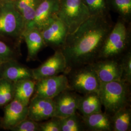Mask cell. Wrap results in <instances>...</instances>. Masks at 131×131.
<instances>
[{"mask_svg":"<svg viewBox=\"0 0 131 131\" xmlns=\"http://www.w3.org/2000/svg\"><path fill=\"white\" fill-rule=\"evenodd\" d=\"M114 24L111 15L90 16L73 32L68 34L60 49L67 64L65 73L98 60L103 43Z\"/></svg>","mask_w":131,"mask_h":131,"instance_id":"cell-1","label":"cell"},{"mask_svg":"<svg viewBox=\"0 0 131 131\" xmlns=\"http://www.w3.org/2000/svg\"><path fill=\"white\" fill-rule=\"evenodd\" d=\"M131 23L118 17L103 43L99 59H119L131 50Z\"/></svg>","mask_w":131,"mask_h":131,"instance_id":"cell-2","label":"cell"},{"mask_svg":"<svg viewBox=\"0 0 131 131\" xmlns=\"http://www.w3.org/2000/svg\"><path fill=\"white\" fill-rule=\"evenodd\" d=\"M130 85L122 80L101 83L98 93L104 112L111 116L130 104Z\"/></svg>","mask_w":131,"mask_h":131,"instance_id":"cell-3","label":"cell"},{"mask_svg":"<svg viewBox=\"0 0 131 131\" xmlns=\"http://www.w3.org/2000/svg\"><path fill=\"white\" fill-rule=\"evenodd\" d=\"M24 29V19L16 9L14 0L0 3V38L20 40Z\"/></svg>","mask_w":131,"mask_h":131,"instance_id":"cell-4","label":"cell"},{"mask_svg":"<svg viewBox=\"0 0 131 131\" xmlns=\"http://www.w3.org/2000/svg\"><path fill=\"white\" fill-rule=\"evenodd\" d=\"M65 73L68 78L70 89L81 95L97 92L101 82L91 64L72 69Z\"/></svg>","mask_w":131,"mask_h":131,"instance_id":"cell-5","label":"cell"},{"mask_svg":"<svg viewBox=\"0 0 131 131\" xmlns=\"http://www.w3.org/2000/svg\"><path fill=\"white\" fill-rule=\"evenodd\" d=\"M57 16L65 24L70 34L90 15L83 0H59Z\"/></svg>","mask_w":131,"mask_h":131,"instance_id":"cell-6","label":"cell"},{"mask_svg":"<svg viewBox=\"0 0 131 131\" xmlns=\"http://www.w3.org/2000/svg\"><path fill=\"white\" fill-rule=\"evenodd\" d=\"M69 89L70 88L67 77L65 73H63L36 80L33 95L53 99Z\"/></svg>","mask_w":131,"mask_h":131,"instance_id":"cell-7","label":"cell"},{"mask_svg":"<svg viewBox=\"0 0 131 131\" xmlns=\"http://www.w3.org/2000/svg\"><path fill=\"white\" fill-rule=\"evenodd\" d=\"M40 31L46 47H50L54 50L61 49L69 34L65 24L57 16Z\"/></svg>","mask_w":131,"mask_h":131,"instance_id":"cell-8","label":"cell"},{"mask_svg":"<svg viewBox=\"0 0 131 131\" xmlns=\"http://www.w3.org/2000/svg\"><path fill=\"white\" fill-rule=\"evenodd\" d=\"M67 64L65 56L60 49L55 50L53 55L38 67L32 69L33 78L35 80L65 73Z\"/></svg>","mask_w":131,"mask_h":131,"instance_id":"cell-9","label":"cell"},{"mask_svg":"<svg viewBox=\"0 0 131 131\" xmlns=\"http://www.w3.org/2000/svg\"><path fill=\"white\" fill-rule=\"evenodd\" d=\"M81 95L69 89L54 97L52 99L55 105L54 117L62 118L77 112Z\"/></svg>","mask_w":131,"mask_h":131,"instance_id":"cell-10","label":"cell"},{"mask_svg":"<svg viewBox=\"0 0 131 131\" xmlns=\"http://www.w3.org/2000/svg\"><path fill=\"white\" fill-rule=\"evenodd\" d=\"M59 4V0H41L34 19L26 26L25 30L31 28L41 30L57 17Z\"/></svg>","mask_w":131,"mask_h":131,"instance_id":"cell-11","label":"cell"},{"mask_svg":"<svg viewBox=\"0 0 131 131\" xmlns=\"http://www.w3.org/2000/svg\"><path fill=\"white\" fill-rule=\"evenodd\" d=\"M55 105L52 99L33 95L28 105L27 117L39 122L54 117Z\"/></svg>","mask_w":131,"mask_h":131,"instance_id":"cell-12","label":"cell"},{"mask_svg":"<svg viewBox=\"0 0 131 131\" xmlns=\"http://www.w3.org/2000/svg\"><path fill=\"white\" fill-rule=\"evenodd\" d=\"M91 64L101 83L121 80L122 66L119 59H100Z\"/></svg>","mask_w":131,"mask_h":131,"instance_id":"cell-13","label":"cell"},{"mask_svg":"<svg viewBox=\"0 0 131 131\" xmlns=\"http://www.w3.org/2000/svg\"><path fill=\"white\" fill-rule=\"evenodd\" d=\"M28 117V105L13 99L5 106L1 124L4 128L10 130Z\"/></svg>","mask_w":131,"mask_h":131,"instance_id":"cell-14","label":"cell"},{"mask_svg":"<svg viewBox=\"0 0 131 131\" xmlns=\"http://www.w3.org/2000/svg\"><path fill=\"white\" fill-rule=\"evenodd\" d=\"M0 79L15 83L23 80L33 78L32 69L19 64L16 60L1 65Z\"/></svg>","mask_w":131,"mask_h":131,"instance_id":"cell-15","label":"cell"},{"mask_svg":"<svg viewBox=\"0 0 131 131\" xmlns=\"http://www.w3.org/2000/svg\"><path fill=\"white\" fill-rule=\"evenodd\" d=\"M22 38L27 48V61L36 60L39 52L46 47L41 33L38 29L25 30L22 35Z\"/></svg>","mask_w":131,"mask_h":131,"instance_id":"cell-16","label":"cell"},{"mask_svg":"<svg viewBox=\"0 0 131 131\" xmlns=\"http://www.w3.org/2000/svg\"><path fill=\"white\" fill-rule=\"evenodd\" d=\"M86 131H112L111 117L102 111L82 116Z\"/></svg>","mask_w":131,"mask_h":131,"instance_id":"cell-17","label":"cell"},{"mask_svg":"<svg viewBox=\"0 0 131 131\" xmlns=\"http://www.w3.org/2000/svg\"><path fill=\"white\" fill-rule=\"evenodd\" d=\"M102 104L97 92L82 95L80 100L77 112L82 116H86L102 111Z\"/></svg>","mask_w":131,"mask_h":131,"instance_id":"cell-18","label":"cell"},{"mask_svg":"<svg viewBox=\"0 0 131 131\" xmlns=\"http://www.w3.org/2000/svg\"><path fill=\"white\" fill-rule=\"evenodd\" d=\"M36 82L34 79H27L14 83V99L28 105L34 93Z\"/></svg>","mask_w":131,"mask_h":131,"instance_id":"cell-19","label":"cell"},{"mask_svg":"<svg viewBox=\"0 0 131 131\" xmlns=\"http://www.w3.org/2000/svg\"><path fill=\"white\" fill-rule=\"evenodd\" d=\"M111 117L112 131H130L131 129L130 104L122 108Z\"/></svg>","mask_w":131,"mask_h":131,"instance_id":"cell-20","label":"cell"},{"mask_svg":"<svg viewBox=\"0 0 131 131\" xmlns=\"http://www.w3.org/2000/svg\"><path fill=\"white\" fill-rule=\"evenodd\" d=\"M41 0H14L17 10L21 15L26 26L33 20ZM25 30V29H24Z\"/></svg>","mask_w":131,"mask_h":131,"instance_id":"cell-21","label":"cell"},{"mask_svg":"<svg viewBox=\"0 0 131 131\" xmlns=\"http://www.w3.org/2000/svg\"><path fill=\"white\" fill-rule=\"evenodd\" d=\"M110 11L127 22L131 23V0H108Z\"/></svg>","mask_w":131,"mask_h":131,"instance_id":"cell-22","label":"cell"},{"mask_svg":"<svg viewBox=\"0 0 131 131\" xmlns=\"http://www.w3.org/2000/svg\"><path fill=\"white\" fill-rule=\"evenodd\" d=\"M60 122L61 131H86L82 116L78 112L60 118Z\"/></svg>","mask_w":131,"mask_h":131,"instance_id":"cell-23","label":"cell"},{"mask_svg":"<svg viewBox=\"0 0 131 131\" xmlns=\"http://www.w3.org/2000/svg\"><path fill=\"white\" fill-rule=\"evenodd\" d=\"M90 16H107L110 15L108 0H83Z\"/></svg>","mask_w":131,"mask_h":131,"instance_id":"cell-24","label":"cell"},{"mask_svg":"<svg viewBox=\"0 0 131 131\" xmlns=\"http://www.w3.org/2000/svg\"><path fill=\"white\" fill-rule=\"evenodd\" d=\"M122 66L121 80L129 84H131V52L129 50L119 58Z\"/></svg>","mask_w":131,"mask_h":131,"instance_id":"cell-25","label":"cell"},{"mask_svg":"<svg viewBox=\"0 0 131 131\" xmlns=\"http://www.w3.org/2000/svg\"><path fill=\"white\" fill-rule=\"evenodd\" d=\"M16 59V52L13 48L0 38V65Z\"/></svg>","mask_w":131,"mask_h":131,"instance_id":"cell-26","label":"cell"},{"mask_svg":"<svg viewBox=\"0 0 131 131\" xmlns=\"http://www.w3.org/2000/svg\"><path fill=\"white\" fill-rule=\"evenodd\" d=\"M13 131H39V122L26 118L11 129Z\"/></svg>","mask_w":131,"mask_h":131,"instance_id":"cell-27","label":"cell"},{"mask_svg":"<svg viewBox=\"0 0 131 131\" xmlns=\"http://www.w3.org/2000/svg\"><path fill=\"white\" fill-rule=\"evenodd\" d=\"M39 123V131H61L60 118L54 117Z\"/></svg>","mask_w":131,"mask_h":131,"instance_id":"cell-28","label":"cell"},{"mask_svg":"<svg viewBox=\"0 0 131 131\" xmlns=\"http://www.w3.org/2000/svg\"><path fill=\"white\" fill-rule=\"evenodd\" d=\"M6 80L0 79V107L6 104Z\"/></svg>","mask_w":131,"mask_h":131,"instance_id":"cell-29","label":"cell"},{"mask_svg":"<svg viewBox=\"0 0 131 131\" xmlns=\"http://www.w3.org/2000/svg\"><path fill=\"white\" fill-rule=\"evenodd\" d=\"M6 1H7V0H0V3H2V2H5Z\"/></svg>","mask_w":131,"mask_h":131,"instance_id":"cell-30","label":"cell"},{"mask_svg":"<svg viewBox=\"0 0 131 131\" xmlns=\"http://www.w3.org/2000/svg\"><path fill=\"white\" fill-rule=\"evenodd\" d=\"M1 65H0V70H1Z\"/></svg>","mask_w":131,"mask_h":131,"instance_id":"cell-31","label":"cell"}]
</instances>
